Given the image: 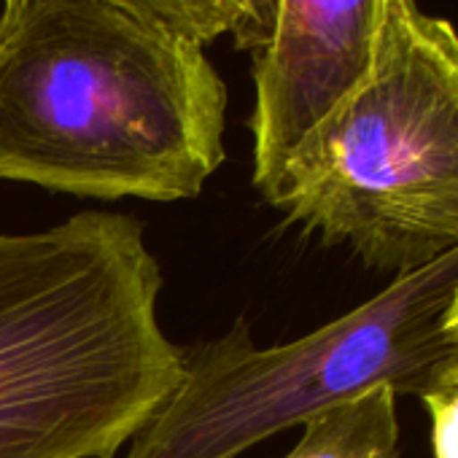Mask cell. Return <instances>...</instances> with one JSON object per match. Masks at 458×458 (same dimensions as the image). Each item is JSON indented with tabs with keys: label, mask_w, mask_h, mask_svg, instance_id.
Segmentation results:
<instances>
[{
	"label": "cell",
	"mask_w": 458,
	"mask_h": 458,
	"mask_svg": "<svg viewBox=\"0 0 458 458\" xmlns=\"http://www.w3.org/2000/svg\"><path fill=\"white\" fill-rule=\"evenodd\" d=\"M455 289L458 246L294 343L257 348L238 321L183 351L178 388L124 458H238L377 386L423 396L458 361L447 335Z\"/></svg>",
	"instance_id": "obj_4"
},
{
	"label": "cell",
	"mask_w": 458,
	"mask_h": 458,
	"mask_svg": "<svg viewBox=\"0 0 458 458\" xmlns=\"http://www.w3.org/2000/svg\"><path fill=\"white\" fill-rule=\"evenodd\" d=\"M447 335H450V340H453V345L458 351V289H455L450 310H447Z\"/></svg>",
	"instance_id": "obj_9"
},
{
	"label": "cell",
	"mask_w": 458,
	"mask_h": 458,
	"mask_svg": "<svg viewBox=\"0 0 458 458\" xmlns=\"http://www.w3.org/2000/svg\"><path fill=\"white\" fill-rule=\"evenodd\" d=\"M396 391L377 386L302 423L305 434L284 458H399Z\"/></svg>",
	"instance_id": "obj_6"
},
{
	"label": "cell",
	"mask_w": 458,
	"mask_h": 458,
	"mask_svg": "<svg viewBox=\"0 0 458 458\" xmlns=\"http://www.w3.org/2000/svg\"><path fill=\"white\" fill-rule=\"evenodd\" d=\"M143 224L84 210L0 235V458H114L183 377Z\"/></svg>",
	"instance_id": "obj_2"
},
{
	"label": "cell",
	"mask_w": 458,
	"mask_h": 458,
	"mask_svg": "<svg viewBox=\"0 0 458 458\" xmlns=\"http://www.w3.org/2000/svg\"><path fill=\"white\" fill-rule=\"evenodd\" d=\"M431 418L434 458H458V361L420 396Z\"/></svg>",
	"instance_id": "obj_8"
},
{
	"label": "cell",
	"mask_w": 458,
	"mask_h": 458,
	"mask_svg": "<svg viewBox=\"0 0 458 458\" xmlns=\"http://www.w3.org/2000/svg\"><path fill=\"white\" fill-rule=\"evenodd\" d=\"M235 33L254 52V186L265 197L297 146L359 87L383 0H246Z\"/></svg>",
	"instance_id": "obj_5"
},
{
	"label": "cell",
	"mask_w": 458,
	"mask_h": 458,
	"mask_svg": "<svg viewBox=\"0 0 458 458\" xmlns=\"http://www.w3.org/2000/svg\"><path fill=\"white\" fill-rule=\"evenodd\" d=\"M205 47L116 0H4L0 178L98 199H191L224 162Z\"/></svg>",
	"instance_id": "obj_1"
},
{
	"label": "cell",
	"mask_w": 458,
	"mask_h": 458,
	"mask_svg": "<svg viewBox=\"0 0 458 458\" xmlns=\"http://www.w3.org/2000/svg\"><path fill=\"white\" fill-rule=\"evenodd\" d=\"M116 4L162 20L202 47L226 33L235 36L249 17L246 0H116Z\"/></svg>",
	"instance_id": "obj_7"
},
{
	"label": "cell",
	"mask_w": 458,
	"mask_h": 458,
	"mask_svg": "<svg viewBox=\"0 0 458 458\" xmlns=\"http://www.w3.org/2000/svg\"><path fill=\"white\" fill-rule=\"evenodd\" d=\"M265 202L396 276L458 246V30L383 0L372 65L297 146Z\"/></svg>",
	"instance_id": "obj_3"
}]
</instances>
